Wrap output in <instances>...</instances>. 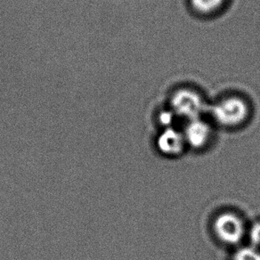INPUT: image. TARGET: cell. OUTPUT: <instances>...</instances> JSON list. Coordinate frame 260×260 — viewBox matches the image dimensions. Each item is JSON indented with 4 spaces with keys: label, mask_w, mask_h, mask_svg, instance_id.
I'll list each match as a JSON object with an SVG mask.
<instances>
[{
    "label": "cell",
    "mask_w": 260,
    "mask_h": 260,
    "mask_svg": "<svg viewBox=\"0 0 260 260\" xmlns=\"http://www.w3.org/2000/svg\"><path fill=\"white\" fill-rule=\"evenodd\" d=\"M214 119L219 125L235 127L245 122L249 117L247 102L239 96H228L215 104L211 110Z\"/></svg>",
    "instance_id": "obj_1"
},
{
    "label": "cell",
    "mask_w": 260,
    "mask_h": 260,
    "mask_svg": "<svg viewBox=\"0 0 260 260\" xmlns=\"http://www.w3.org/2000/svg\"><path fill=\"white\" fill-rule=\"evenodd\" d=\"M233 260H260V249L254 246L240 248L235 253Z\"/></svg>",
    "instance_id": "obj_7"
},
{
    "label": "cell",
    "mask_w": 260,
    "mask_h": 260,
    "mask_svg": "<svg viewBox=\"0 0 260 260\" xmlns=\"http://www.w3.org/2000/svg\"><path fill=\"white\" fill-rule=\"evenodd\" d=\"M248 236L251 242V246L260 249V221H256L249 228Z\"/></svg>",
    "instance_id": "obj_8"
},
{
    "label": "cell",
    "mask_w": 260,
    "mask_h": 260,
    "mask_svg": "<svg viewBox=\"0 0 260 260\" xmlns=\"http://www.w3.org/2000/svg\"><path fill=\"white\" fill-rule=\"evenodd\" d=\"M183 134L186 145L201 149L209 144L212 133L210 125L199 118L190 120Z\"/></svg>",
    "instance_id": "obj_4"
},
{
    "label": "cell",
    "mask_w": 260,
    "mask_h": 260,
    "mask_svg": "<svg viewBox=\"0 0 260 260\" xmlns=\"http://www.w3.org/2000/svg\"><path fill=\"white\" fill-rule=\"evenodd\" d=\"M170 107L175 115L191 120L199 119L205 109V102L196 91L180 88L172 94Z\"/></svg>",
    "instance_id": "obj_3"
},
{
    "label": "cell",
    "mask_w": 260,
    "mask_h": 260,
    "mask_svg": "<svg viewBox=\"0 0 260 260\" xmlns=\"http://www.w3.org/2000/svg\"><path fill=\"white\" fill-rule=\"evenodd\" d=\"M175 116L176 115L174 114V112L170 110V111H165V112H161L159 114V119L162 125H165V126H168V127H170V125L173 122Z\"/></svg>",
    "instance_id": "obj_9"
},
{
    "label": "cell",
    "mask_w": 260,
    "mask_h": 260,
    "mask_svg": "<svg viewBox=\"0 0 260 260\" xmlns=\"http://www.w3.org/2000/svg\"><path fill=\"white\" fill-rule=\"evenodd\" d=\"M185 145L184 134L171 126L163 130L157 140V147L164 155H178L184 151Z\"/></svg>",
    "instance_id": "obj_5"
},
{
    "label": "cell",
    "mask_w": 260,
    "mask_h": 260,
    "mask_svg": "<svg viewBox=\"0 0 260 260\" xmlns=\"http://www.w3.org/2000/svg\"><path fill=\"white\" fill-rule=\"evenodd\" d=\"M195 11L202 15H210L223 8L225 0H190Z\"/></svg>",
    "instance_id": "obj_6"
},
{
    "label": "cell",
    "mask_w": 260,
    "mask_h": 260,
    "mask_svg": "<svg viewBox=\"0 0 260 260\" xmlns=\"http://www.w3.org/2000/svg\"><path fill=\"white\" fill-rule=\"evenodd\" d=\"M212 229L216 237L226 245L238 244L247 231L242 217L231 211L218 214L213 220Z\"/></svg>",
    "instance_id": "obj_2"
}]
</instances>
